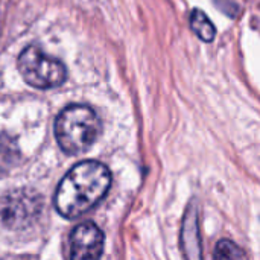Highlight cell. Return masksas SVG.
Returning <instances> with one entry per match:
<instances>
[{"label":"cell","mask_w":260,"mask_h":260,"mask_svg":"<svg viewBox=\"0 0 260 260\" xmlns=\"http://www.w3.org/2000/svg\"><path fill=\"white\" fill-rule=\"evenodd\" d=\"M111 174L98 161H82L73 166L61 180L55 193L56 210L69 218H78L93 209L108 192Z\"/></svg>","instance_id":"6da1fadb"},{"label":"cell","mask_w":260,"mask_h":260,"mask_svg":"<svg viewBox=\"0 0 260 260\" xmlns=\"http://www.w3.org/2000/svg\"><path fill=\"white\" fill-rule=\"evenodd\" d=\"M101 134L98 114L85 105H70L55 122V137L59 148L70 154L85 152Z\"/></svg>","instance_id":"7a4b0ae2"},{"label":"cell","mask_w":260,"mask_h":260,"mask_svg":"<svg viewBox=\"0 0 260 260\" xmlns=\"http://www.w3.org/2000/svg\"><path fill=\"white\" fill-rule=\"evenodd\" d=\"M18 70L29 85L41 90L61 85L67 75L64 64L46 55L38 46H27L20 53Z\"/></svg>","instance_id":"3957f363"},{"label":"cell","mask_w":260,"mask_h":260,"mask_svg":"<svg viewBox=\"0 0 260 260\" xmlns=\"http://www.w3.org/2000/svg\"><path fill=\"white\" fill-rule=\"evenodd\" d=\"M40 212V198L30 192H12L2 198L0 203V221L14 229L27 225L34 216Z\"/></svg>","instance_id":"277c9868"},{"label":"cell","mask_w":260,"mask_h":260,"mask_svg":"<svg viewBox=\"0 0 260 260\" xmlns=\"http://www.w3.org/2000/svg\"><path fill=\"white\" fill-rule=\"evenodd\" d=\"M104 235L91 222L78 225L69 238L67 256L73 260L98 259L102 254Z\"/></svg>","instance_id":"5b68a950"},{"label":"cell","mask_w":260,"mask_h":260,"mask_svg":"<svg viewBox=\"0 0 260 260\" xmlns=\"http://www.w3.org/2000/svg\"><path fill=\"white\" fill-rule=\"evenodd\" d=\"M190 26H192L193 32L203 41H206V43L213 41V38L216 35L215 26H213V23L209 20V17L203 11H200V9L192 11V14H190Z\"/></svg>","instance_id":"8992f818"},{"label":"cell","mask_w":260,"mask_h":260,"mask_svg":"<svg viewBox=\"0 0 260 260\" xmlns=\"http://www.w3.org/2000/svg\"><path fill=\"white\" fill-rule=\"evenodd\" d=\"M18 160V149L14 140L0 134V175L8 172Z\"/></svg>","instance_id":"52a82bcc"},{"label":"cell","mask_w":260,"mask_h":260,"mask_svg":"<svg viewBox=\"0 0 260 260\" xmlns=\"http://www.w3.org/2000/svg\"><path fill=\"white\" fill-rule=\"evenodd\" d=\"M247 254L233 242L221 241L215 248V259H245Z\"/></svg>","instance_id":"ba28073f"}]
</instances>
